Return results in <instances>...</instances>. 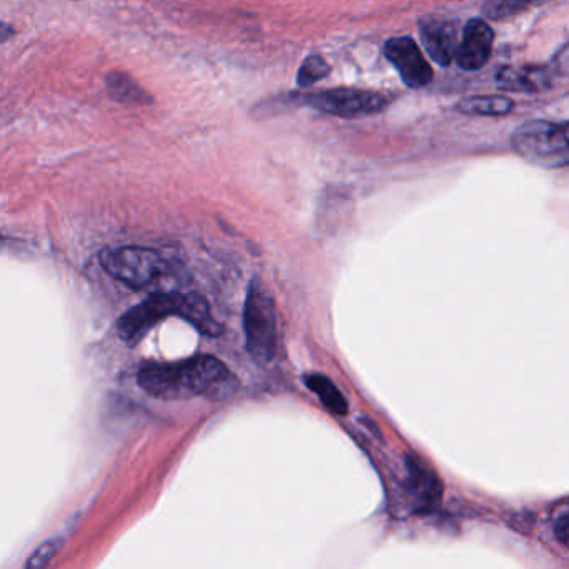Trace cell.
<instances>
[{"label": "cell", "instance_id": "1", "mask_svg": "<svg viewBox=\"0 0 569 569\" xmlns=\"http://www.w3.org/2000/svg\"><path fill=\"white\" fill-rule=\"evenodd\" d=\"M139 385L160 400L209 397L216 400L236 393V375L216 357H196L173 365H147L139 371Z\"/></svg>", "mask_w": 569, "mask_h": 569}, {"label": "cell", "instance_id": "2", "mask_svg": "<svg viewBox=\"0 0 569 569\" xmlns=\"http://www.w3.org/2000/svg\"><path fill=\"white\" fill-rule=\"evenodd\" d=\"M515 152L545 169L569 166V122L531 120L511 137Z\"/></svg>", "mask_w": 569, "mask_h": 569}, {"label": "cell", "instance_id": "3", "mask_svg": "<svg viewBox=\"0 0 569 569\" xmlns=\"http://www.w3.org/2000/svg\"><path fill=\"white\" fill-rule=\"evenodd\" d=\"M247 350L260 365H269L277 353V313L272 295L262 280L253 279L243 311Z\"/></svg>", "mask_w": 569, "mask_h": 569}, {"label": "cell", "instance_id": "4", "mask_svg": "<svg viewBox=\"0 0 569 569\" xmlns=\"http://www.w3.org/2000/svg\"><path fill=\"white\" fill-rule=\"evenodd\" d=\"M305 106L320 110L328 116L341 119H357V117L373 116L390 106V97L373 90L340 89L321 90L317 93H307L300 97Z\"/></svg>", "mask_w": 569, "mask_h": 569}, {"label": "cell", "instance_id": "5", "mask_svg": "<svg viewBox=\"0 0 569 569\" xmlns=\"http://www.w3.org/2000/svg\"><path fill=\"white\" fill-rule=\"evenodd\" d=\"M102 266L110 276L130 287H146L166 273L167 266L156 250L140 247L107 250L102 253Z\"/></svg>", "mask_w": 569, "mask_h": 569}, {"label": "cell", "instance_id": "6", "mask_svg": "<svg viewBox=\"0 0 569 569\" xmlns=\"http://www.w3.org/2000/svg\"><path fill=\"white\" fill-rule=\"evenodd\" d=\"M183 298L186 295L179 293H157L147 298L142 303L127 311L119 323L117 331L120 338L127 343L139 341L153 325L159 323L163 318L170 315H182Z\"/></svg>", "mask_w": 569, "mask_h": 569}, {"label": "cell", "instance_id": "7", "mask_svg": "<svg viewBox=\"0 0 569 569\" xmlns=\"http://www.w3.org/2000/svg\"><path fill=\"white\" fill-rule=\"evenodd\" d=\"M383 53L410 89H423L433 80V69L411 37H393L385 43Z\"/></svg>", "mask_w": 569, "mask_h": 569}, {"label": "cell", "instance_id": "8", "mask_svg": "<svg viewBox=\"0 0 569 569\" xmlns=\"http://www.w3.org/2000/svg\"><path fill=\"white\" fill-rule=\"evenodd\" d=\"M493 29L485 20H468L458 46L457 57H455L458 66L468 72H475L487 66L493 50Z\"/></svg>", "mask_w": 569, "mask_h": 569}, {"label": "cell", "instance_id": "9", "mask_svg": "<svg viewBox=\"0 0 569 569\" xmlns=\"http://www.w3.org/2000/svg\"><path fill=\"white\" fill-rule=\"evenodd\" d=\"M420 36L428 56L435 62L440 63L441 67H448L453 62L460 46L457 23L427 19L421 22Z\"/></svg>", "mask_w": 569, "mask_h": 569}, {"label": "cell", "instance_id": "10", "mask_svg": "<svg viewBox=\"0 0 569 569\" xmlns=\"http://www.w3.org/2000/svg\"><path fill=\"white\" fill-rule=\"evenodd\" d=\"M407 488L420 510L437 507L443 495L440 478L417 457H407Z\"/></svg>", "mask_w": 569, "mask_h": 569}, {"label": "cell", "instance_id": "11", "mask_svg": "<svg viewBox=\"0 0 569 569\" xmlns=\"http://www.w3.org/2000/svg\"><path fill=\"white\" fill-rule=\"evenodd\" d=\"M497 83L508 92L537 93L550 87V73L543 67H503L497 73Z\"/></svg>", "mask_w": 569, "mask_h": 569}, {"label": "cell", "instance_id": "12", "mask_svg": "<svg viewBox=\"0 0 569 569\" xmlns=\"http://www.w3.org/2000/svg\"><path fill=\"white\" fill-rule=\"evenodd\" d=\"M106 87L110 99L116 102L129 106H149L153 102L152 96L146 89H142L129 73L119 70L107 73Z\"/></svg>", "mask_w": 569, "mask_h": 569}, {"label": "cell", "instance_id": "13", "mask_svg": "<svg viewBox=\"0 0 569 569\" xmlns=\"http://www.w3.org/2000/svg\"><path fill=\"white\" fill-rule=\"evenodd\" d=\"M180 317L183 320L190 321L193 327L199 328L202 333L210 335V337H217L220 333V325L217 323L210 313L209 303L206 298L199 293L186 295L183 298L182 315Z\"/></svg>", "mask_w": 569, "mask_h": 569}, {"label": "cell", "instance_id": "14", "mask_svg": "<svg viewBox=\"0 0 569 569\" xmlns=\"http://www.w3.org/2000/svg\"><path fill=\"white\" fill-rule=\"evenodd\" d=\"M513 100L505 96H477L460 100L457 109L467 116L500 117L513 110Z\"/></svg>", "mask_w": 569, "mask_h": 569}, {"label": "cell", "instance_id": "15", "mask_svg": "<svg viewBox=\"0 0 569 569\" xmlns=\"http://www.w3.org/2000/svg\"><path fill=\"white\" fill-rule=\"evenodd\" d=\"M305 383L320 398L321 403H323L328 410L333 411L335 415L348 413L347 400H345L343 395L335 387L330 378L323 377V375H308V377L305 378Z\"/></svg>", "mask_w": 569, "mask_h": 569}, {"label": "cell", "instance_id": "16", "mask_svg": "<svg viewBox=\"0 0 569 569\" xmlns=\"http://www.w3.org/2000/svg\"><path fill=\"white\" fill-rule=\"evenodd\" d=\"M545 0H485L483 13L491 20L510 19Z\"/></svg>", "mask_w": 569, "mask_h": 569}, {"label": "cell", "instance_id": "17", "mask_svg": "<svg viewBox=\"0 0 569 569\" xmlns=\"http://www.w3.org/2000/svg\"><path fill=\"white\" fill-rule=\"evenodd\" d=\"M331 67L328 66L327 60L321 56H308L301 62L300 70L297 73V83L301 89L315 86V83L323 80L325 77L330 76Z\"/></svg>", "mask_w": 569, "mask_h": 569}, {"label": "cell", "instance_id": "18", "mask_svg": "<svg viewBox=\"0 0 569 569\" xmlns=\"http://www.w3.org/2000/svg\"><path fill=\"white\" fill-rule=\"evenodd\" d=\"M60 548H62V540L46 541L42 547L33 551L32 557L27 561L26 569H46L52 558L59 553Z\"/></svg>", "mask_w": 569, "mask_h": 569}, {"label": "cell", "instance_id": "19", "mask_svg": "<svg viewBox=\"0 0 569 569\" xmlns=\"http://www.w3.org/2000/svg\"><path fill=\"white\" fill-rule=\"evenodd\" d=\"M557 537L560 538L561 543L569 548V513L558 520Z\"/></svg>", "mask_w": 569, "mask_h": 569}, {"label": "cell", "instance_id": "20", "mask_svg": "<svg viewBox=\"0 0 569 569\" xmlns=\"http://www.w3.org/2000/svg\"><path fill=\"white\" fill-rule=\"evenodd\" d=\"M557 67L561 73L569 76V46L560 53V57H558Z\"/></svg>", "mask_w": 569, "mask_h": 569}, {"label": "cell", "instance_id": "21", "mask_svg": "<svg viewBox=\"0 0 569 569\" xmlns=\"http://www.w3.org/2000/svg\"><path fill=\"white\" fill-rule=\"evenodd\" d=\"M13 27L10 23L0 22V42H6L13 36Z\"/></svg>", "mask_w": 569, "mask_h": 569}]
</instances>
